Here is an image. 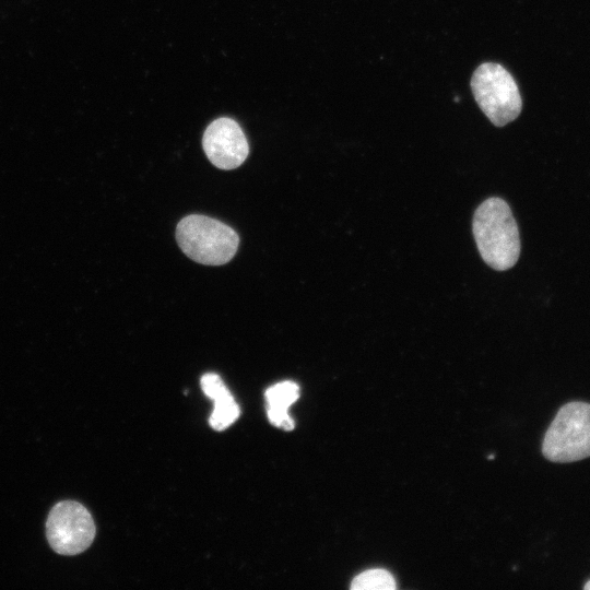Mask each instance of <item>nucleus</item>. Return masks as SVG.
Wrapping results in <instances>:
<instances>
[{
	"mask_svg": "<svg viewBox=\"0 0 590 590\" xmlns=\"http://www.w3.org/2000/svg\"><path fill=\"white\" fill-rule=\"evenodd\" d=\"M472 229L484 262L497 271L516 264L520 255L519 232L507 202L493 197L474 212Z\"/></svg>",
	"mask_w": 590,
	"mask_h": 590,
	"instance_id": "f257e3e1",
	"label": "nucleus"
},
{
	"mask_svg": "<svg viewBox=\"0 0 590 590\" xmlns=\"http://www.w3.org/2000/svg\"><path fill=\"white\" fill-rule=\"evenodd\" d=\"M181 250L193 261L208 266L228 262L237 251L239 238L226 224L209 216L191 214L177 225Z\"/></svg>",
	"mask_w": 590,
	"mask_h": 590,
	"instance_id": "f03ea898",
	"label": "nucleus"
},
{
	"mask_svg": "<svg viewBox=\"0 0 590 590\" xmlns=\"http://www.w3.org/2000/svg\"><path fill=\"white\" fill-rule=\"evenodd\" d=\"M264 396L269 421L276 427L292 430L295 424L288 414V408L299 397L298 385L291 380L281 381L268 388Z\"/></svg>",
	"mask_w": 590,
	"mask_h": 590,
	"instance_id": "0eeeda50",
	"label": "nucleus"
},
{
	"mask_svg": "<svg viewBox=\"0 0 590 590\" xmlns=\"http://www.w3.org/2000/svg\"><path fill=\"white\" fill-rule=\"evenodd\" d=\"M202 146L210 162L221 169L240 166L249 153V145L240 126L227 117L217 118L208 126Z\"/></svg>",
	"mask_w": 590,
	"mask_h": 590,
	"instance_id": "423d86ee",
	"label": "nucleus"
},
{
	"mask_svg": "<svg viewBox=\"0 0 590 590\" xmlns=\"http://www.w3.org/2000/svg\"><path fill=\"white\" fill-rule=\"evenodd\" d=\"M200 384L204 394L212 400L228 390L222 378L214 373L204 374Z\"/></svg>",
	"mask_w": 590,
	"mask_h": 590,
	"instance_id": "9d476101",
	"label": "nucleus"
},
{
	"mask_svg": "<svg viewBox=\"0 0 590 590\" xmlns=\"http://www.w3.org/2000/svg\"><path fill=\"white\" fill-rule=\"evenodd\" d=\"M474 98L497 127L515 120L522 108L519 88L512 75L500 64L485 62L476 68L471 79Z\"/></svg>",
	"mask_w": 590,
	"mask_h": 590,
	"instance_id": "20e7f679",
	"label": "nucleus"
},
{
	"mask_svg": "<svg viewBox=\"0 0 590 590\" xmlns=\"http://www.w3.org/2000/svg\"><path fill=\"white\" fill-rule=\"evenodd\" d=\"M95 523L90 511L81 503H57L47 517L46 535L51 548L61 555L84 552L94 541Z\"/></svg>",
	"mask_w": 590,
	"mask_h": 590,
	"instance_id": "39448f33",
	"label": "nucleus"
},
{
	"mask_svg": "<svg viewBox=\"0 0 590 590\" xmlns=\"http://www.w3.org/2000/svg\"><path fill=\"white\" fill-rule=\"evenodd\" d=\"M583 588L590 590V580L583 586Z\"/></svg>",
	"mask_w": 590,
	"mask_h": 590,
	"instance_id": "9b49d317",
	"label": "nucleus"
},
{
	"mask_svg": "<svg viewBox=\"0 0 590 590\" xmlns=\"http://www.w3.org/2000/svg\"><path fill=\"white\" fill-rule=\"evenodd\" d=\"M353 590H392L396 589L393 576L386 569L374 568L357 575L352 583Z\"/></svg>",
	"mask_w": 590,
	"mask_h": 590,
	"instance_id": "1a4fd4ad",
	"label": "nucleus"
},
{
	"mask_svg": "<svg viewBox=\"0 0 590 590\" xmlns=\"http://www.w3.org/2000/svg\"><path fill=\"white\" fill-rule=\"evenodd\" d=\"M214 409L210 416V425L215 430H224L229 427L240 414V410L229 390L215 397Z\"/></svg>",
	"mask_w": 590,
	"mask_h": 590,
	"instance_id": "6e6552de",
	"label": "nucleus"
},
{
	"mask_svg": "<svg viewBox=\"0 0 590 590\" xmlns=\"http://www.w3.org/2000/svg\"><path fill=\"white\" fill-rule=\"evenodd\" d=\"M552 462H575L590 457V404L573 401L564 404L548 426L542 445Z\"/></svg>",
	"mask_w": 590,
	"mask_h": 590,
	"instance_id": "7ed1b4c3",
	"label": "nucleus"
}]
</instances>
